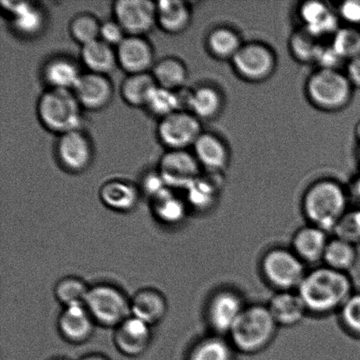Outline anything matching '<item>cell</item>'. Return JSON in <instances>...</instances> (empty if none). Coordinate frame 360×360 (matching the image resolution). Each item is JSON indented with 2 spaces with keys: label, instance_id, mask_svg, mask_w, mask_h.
Instances as JSON below:
<instances>
[{
  "label": "cell",
  "instance_id": "obj_1",
  "mask_svg": "<svg viewBox=\"0 0 360 360\" xmlns=\"http://www.w3.org/2000/svg\"><path fill=\"white\" fill-rule=\"evenodd\" d=\"M297 292L308 311L317 314L341 309L354 295L347 274L326 266L307 273Z\"/></svg>",
  "mask_w": 360,
  "mask_h": 360
},
{
  "label": "cell",
  "instance_id": "obj_2",
  "mask_svg": "<svg viewBox=\"0 0 360 360\" xmlns=\"http://www.w3.org/2000/svg\"><path fill=\"white\" fill-rule=\"evenodd\" d=\"M348 195L336 180H317L307 189L302 199L303 212L310 221L324 231H333L347 214Z\"/></svg>",
  "mask_w": 360,
  "mask_h": 360
},
{
  "label": "cell",
  "instance_id": "obj_3",
  "mask_svg": "<svg viewBox=\"0 0 360 360\" xmlns=\"http://www.w3.org/2000/svg\"><path fill=\"white\" fill-rule=\"evenodd\" d=\"M354 90L347 74L338 69H317L308 77L305 86L310 103L326 112L347 108L354 97Z\"/></svg>",
  "mask_w": 360,
  "mask_h": 360
},
{
  "label": "cell",
  "instance_id": "obj_4",
  "mask_svg": "<svg viewBox=\"0 0 360 360\" xmlns=\"http://www.w3.org/2000/svg\"><path fill=\"white\" fill-rule=\"evenodd\" d=\"M278 324L267 307L245 308L229 336L233 345L245 354H255L273 341Z\"/></svg>",
  "mask_w": 360,
  "mask_h": 360
},
{
  "label": "cell",
  "instance_id": "obj_5",
  "mask_svg": "<svg viewBox=\"0 0 360 360\" xmlns=\"http://www.w3.org/2000/svg\"><path fill=\"white\" fill-rule=\"evenodd\" d=\"M81 108L72 91L51 89L41 95L37 110L45 128L62 136L80 129Z\"/></svg>",
  "mask_w": 360,
  "mask_h": 360
},
{
  "label": "cell",
  "instance_id": "obj_6",
  "mask_svg": "<svg viewBox=\"0 0 360 360\" xmlns=\"http://www.w3.org/2000/svg\"><path fill=\"white\" fill-rule=\"evenodd\" d=\"M84 306L95 323L103 327H118L131 316L130 301L124 292L109 284L91 288Z\"/></svg>",
  "mask_w": 360,
  "mask_h": 360
},
{
  "label": "cell",
  "instance_id": "obj_7",
  "mask_svg": "<svg viewBox=\"0 0 360 360\" xmlns=\"http://www.w3.org/2000/svg\"><path fill=\"white\" fill-rule=\"evenodd\" d=\"M264 277L280 291L298 289L306 276L304 262L292 252L285 249H274L262 260Z\"/></svg>",
  "mask_w": 360,
  "mask_h": 360
},
{
  "label": "cell",
  "instance_id": "obj_8",
  "mask_svg": "<svg viewBox=\"0 0 360 360\" xmlns=\"http://www.w3.org/2000/svg\"><path fill=\"white\" fill-rule=\"evenodd\" d=\"M231 62L236 73L252 83L269 79L277 66L276 55L273 49L260 41L243 44Z\"/></svg>",
  "mask_w": 360,
  "mask_h": 360
},
{
  "label": "cell",
  "instance_id": "obj_9",
  "mask_svg": "<svg viewBox=\"0 0 360 360\" xmlns=\"http://www.w3.org/2000/svg\"><path fill=\"white\" fill-rule=\"evenodd\" d=\"M203 133L200 120L192 112L178 111L161 119L158 136L169 150H187Z\"/></svg>",
  "mask_w": 360,
  "mask_h": 360
},
{
  "label": "cell",
  "instance_id": "obj_10",
  "mask_svg": "<svg viewBox=\"0 0 360 360\" xmlns=\"http://www.w3.org/2000/svg\"><path fill=\"white\" fill-rule=\"evenodd\" d=\"M114 13L127 35L132 37H143L157 23V4L150 0H119Z\"/></svg>",
  "mask_w": 360,
  "mask_h": 360
},
{
  "label": "cell",
  "instance_id": "obj_11",
  "mask_svg": "<svg viewBox=\"0 0 360 360\" xmlns=\"http://www.w3.org/2000/svg\"><path fill=\"white\" fill-rule=\"evenodd\" d=\"M200 165L187 150H169L162 157L158 172L170 189H186L200 178Z\"/></svg>",
  "mask_w": 360,
  "mask_h": 360
},
{
  "label": "cell",
  "instance_id": "obj_12",
  "mask_svg": "<svg viewBox=\"0 0 360 360\" xmlns=\"http://www.w3.org/2000/svg\"><path fill=\"white\" fill-rule=\"evenodd\" d=\"M56 153L63 167L72 172L86 170L93 161V146L80 129L60 136Z\"/></svg>",
  "mask_w": 360,
  "mask_h": 360
},
{
  "label": "cell",
  "instance_id": "obj_13",
  "mask_svg": "<svg viewBox=\"0 0 360 360\" xmlns=\"http://www.w3.org/2000/svg\"><path fill=\"white\" fill-rule=\"evenodd\" d=\"M245 309L242 299L236 292H219L208 305V322L215 333L229 334Z\"/></svg>",
  "mask_w": 360,
  "mask_h": 360
},
{
  "label": "cell",
  "instance_id": "obj_14",
  "mask_svg": "<svg viewBox=\"0 0 360 360\" xmlns=\"http://www.w3.org/2000/svg\"><path fill=\"white\" fill-rule=\"evenodd\" d=\"M151 338V326L131 316L115 328L114 342L121 354L136 358L148 350Z\"/></svg>",
  "mask_w": 360,
  "mask_h": 360
},
{
  "label": "cell",
  "instance_id": "obj_15",
  "mask_svg": "<svg viewBox=\"0 0 360 360\" xmlns=\"http://www.w3.org/2000/svg\"><path fill=\"white\" fill-rule=\"evenodd\" d=\"M116 56L118 65L129 75L147 73L153 66V47L143 37L128 35L118 46Z\"/></svg>",
  "mask_w": 360,
  "mask_h": 360
},
{
  "label": "cell",
  "instance_id": "obj_16",
  "mask_svg": "<svg viewBox=\"0 0 360 360\" xmlns=\"http://www.w3.org/2000/svg\"><path fill=\"white\" fill-rule=\"evenodd\" d=\"M72 91L81 107L88 110H101L107 107L114 94L107 76L93 72L82 74Z\"/></svg>",
  "mask_w": 360,
  "mask_h": 360
},
{
  "label": "cell",
  "instance_id": "obj_17",
  "mask_svg": "<svg viewBox=\"0 0 360 360\" xmlns=\"http://www.w3.org/2000/svg\"><path fill=\"white\" fill-rule=\"evenodd\" d=\"M302 28L317 39L330 37L337 33L338 15L330 10L326 3L307 1L302 3L298 9Z\"/></svg>",
  "mask_w": 360,
  "mask_h": 360
},
{
  "label": "cell",
  "instance_id": "obj_18",
  "mask_svg": "<svg viewBox=\"0 0 360 360\" xmlns=\"http://www.w3.org/2000/svg\"><path fill=\"white\" fill-rule=\"evenodd\" d=\"M95 322L84 305L65 308L58 326L63 340L73 345L86 343L93 336Z\"/></svg>",
  "mask_w": 360,
  "mask_h": 360
},
{
  "label": "cell",
  "instance_id": "obj_19",
  "mask_svg": "<svg viewBox=\"0 0 360 360\" xmlns=\"http://www.w3.org/2000/svg\"><path fill=\"white\" fill-rule=\"evenodd\" d=\"M193 147L194 156L200 167L211 172H219L227 168L229 150L220 136L214 133L203 132Z\"/></svg>",
  "mask_w": 360,
  "mask_h": 360
},
{
  "label": "cell",
  "instance_id": "obj_20",
  "mask_svg": "<svg viewBox=\"0 0 360 360\" xmlns=\"http://www.w3.org/2000/svg\"><path fill=\"white\" fill-rule=\"evenodd\" d=\"M131 316L150 326H156L167 316L168 305L162 292L154 288H143L130 301Z\"/></svg>",
  "mask_w": 360,
  "mask_h": 360
},
{
  "label": "cell",
  "instance_id": "obj_21",
  "mask_svg": "<svg viewBox=\"0 0 360 360\" xmlns=\"http://www.w3.org/2000/svg\"><path fill=\"white\" fill-rule=\"evenodd\" d=\"M329 241L326 231L310 224L295 233L292 250L303 262L316 263L323 259Z\"/></svg>",
  "mask_w": 360,
  "mask_h": 360
},
{
  "label": "cell",
  "instance_id": "obj_22",
  "mask_svg": "<svg viewBox=\"0 0 360 360\" xmlns=\"http://www.w3.org/2000/svg\"><path fill=\"white\" fill-rule=\"evenodd\" d=\"M267 308L278 326H295L302 322L308 311L298 292L294 291L278 292Z\"/></svg>",
  "mask_w": 360,
  "mask_h": 360
},
{
  "label": "cell",
  "instance_id": "obj_23",
  "mask_svg": "<svg viewBox=\"0 0 360 360\" xmlns=\"http://www.w3.org/2000/svg\"><path fill=\"white\" fill-rule=\"evenodd\" d=\"M2 8L9 13L13 26L18 33L26 37L40 33L44 17L41 11L33 3L25 1H2Z\"/></svg>",
  "mask_w": 360,
  "mask_h": 360
},
{
  "label": "cell",
  "instance_id": "obj_24",
  "mask_svg": "<svg viewBox=\"0 0 360 360\" xmlns=\"http://www.w3.org/2000/svg\"><path fill=\"white\" fill-rule=\"evenodd\" d=\"M100 198L105 207L119 213H129L139 202L140 192L133 184L122 180H112L104 184Z\"/></svg>",
  "mask_w": 360,
  "mask_h": 360
},
{
  "label": "cell",
  "instance_id": "obj_25",
  "mask_svg": "<svg viewBox=\"0 0 360 360\" xmlns=\"http://www.w3.org/2000/svg\"><path fill=\"white\" fill-rule=\"evenodd\" d=\"M224 107V96L213 86H198L188 94L187 108L199 120H214L221 114Z\"/></svg>",
  "mask_w": 360,
  "mask_h": 360
},
{
  "label": "cell",
  "instance_id": "obj_26",
  "mask_svg": "<svg viewBox=\"0 0 360 360\" xmlns=\"http://www.w3.org/2000/svg\"><path fill=\"white\" fill-rule=\"evenodd\" d=\"M157 4V23L167 33L177 34L189 27L192 13L188 3L161 0Z\"/></svg>",
  "mask_w": 360,
  "mask_h": 360
},
{
  "label": "cell",
  "instance_id": "obj_27",
  "mask_svg": "<svg viewBox=\"0 0 360 360\" xmlns=\"http://www.w3.org/2000/svg\"><path fill=\"white\" fill-rule=\"evenodd\" d=\"M81 58L90 72L101 75H107L118 65L116 51L101 39L82 46Z\"/></svg>",
  "mask_w": 360,
  "mask_h": 360
},
{
  "label": "cell",
  "instance_id": "obj_28",
  "mask_svg": "<svg viewBox=\"0 0 360 360\" xmlns=\"http://www.w3.org/2000/svg\"><path fill=\"white\" fill-rule=\"evenodd\" d=\"M243 44L238 32L228 27L214 28L207 38L208 51L214 58L219 60L231 61Z\"/></svg>",
  "mask_w": 360,
  "mask_h": 360
},
{
  "label": "cell",
  "instance_id": "obj_29",
  "mask_svg": "<svg viewBox=\"0 0 360 360\" xmlns=\"http://www.w3.org/2000/svg\"><path fill=\"white\" fill-rule=\"evenodd\" d=\"M81 75L75 63L65 58L52 60L44 70L45 79L51 89L73 91Z\"/></svg>",
  "mask_w": 360,
  "mask_h": 360
},
{
  "label": "cell",
  "instance_id": "obj_30",
  "mask_svg": "<svg viewBox=\"0 0 360 360\" xmlns=\"http://www.w3.org/2000/svg\"><path fill=\"white\" fill-rule=\"evenodd\" d=\"M153 210L158 221L167 225L181 224L186 214V205L168 188L154 198Z\"/></svg>",
  "mask_w": 360,
  "mask_h": 360
},
{
  "label": "cell",
  "instance_id": "obj_31",
  "mask_svg": "<svg viewBox=\"0 0 360 360\" xmlns=\"http://www.w3.org/2000/svg\"><path fill=\"white\" fill-rule=\"evenodd\" d=\"M156 86L153 74L147 72L129 75L122 83L123 100L132 107H146L148 98Z\"/></svg>",
  "mask_w": 360,
  "mask_h": 360
},
{
  "label": "cell",
  "instance_id": "obj_32",
  "mask_svg": "<svg viewBox=\"0 0 360 360\" xmlns=\"http://www.w3.org/2000/svg\"><path fill=\"white\" fill-rule=\"evenodd\" d=\"M355 246L340 238L330 240L323 259L326 266L347 273L354 266L357 261L358 254Z\"/></svg>",
  "mask_w": 360,
  "mask_h": 360
},
{
  "label": "cell",
  "instance_id": "obj_33",
  "mask_svg": "<svg viewBox=\"0 0 360 360\" xmlns=\"http://www.w3.org/2000/svg\"><path fill=\"white\" fill-rule=\"evenodd\" d=\"M153 76L158 86L177 91L186 84L188 72L186 65L179 60L167 58L154 66Z\"/></svg>",
  "mask_w": 360,
  "mask_h": 360
},
{
  "label": "cell",
  "instance_id": "obj_34",
  "mask_svg": "<svg viewBox=\"0 0 360 360\" xmlns=\"http://www.w3.org/2000/svg\"><path fill=\"white\" fill-rule=\"evenodd\" d=\"M182 98L177 91L157 84L148 98L146 108L153 115L163 119L176 112L182 111Z\"/></svg>",
  "mask_w": 360,
  "mask_h": 360
},
{
  "label": "cell",
  "instance_id": "obj_35",
  "mask_svg": "<svg viewBox=\"0 0 360 360\" xmlns=\"http://www.w3.org/2000/svg\"><path fill=\"white\" fill-rule=\"evenodd\" d=\"M90 288L81 278L68 276L61 278L56 283L54 292L56 300L65 308H68L86 304Z\"/></svg>",
  "mask_w": 360,
  "mask_h": 360
},
{
  "label": "cell",
  "instance_id": "obj_36",
  "mask_svg": "<svg viewBox=\"0 0 360 360\" xmlns=\"http://www.w3.org/2000/svg\"><path fill=\"white\" fill-rule=\"evenodd\" d=\"M322 45L319 39L302 27L295 31L289 39V49L292 56L302 63H316Z\"/></svg>",
  "mask_w": 360,
  "mask_h": 360
},
{
  "label": "cell",
  "instance_id": "obj_37",
  "mask_svg": "<svg viewBox=\"0 0 360 360\" xmlns=\"http://www.w3.org/2000/svg\"><path fill=\"white\" fill-rule=\"evenodd\" d=\"M231 345L224 338H205L195 345L190 352L188 360H232Z\"/></svg>",
  "mask_w": 360,
  "mask_h": 360
},
{
  "label": "cell",
  "instance_id": "obj_38",
  "mask_svg": "<svg viewBox=\"0 0 360 360\" xmlns=\"http://www.w3.org/2000/svg\"><path fill=\"white\" fill-rule=\"evenodd\" d=\"M343 60H350L360 56V31L357 27H340L330 44Z\"/></svg>",
  "mask_w": 360,
  "mask_h": 360
},
{
  "label": "cell",
  "instance_id": "obj_39",
  "mask_svg": "<svg viewBox=\"0 0 360 360\" xmlns=\"http://www.w3.org/2000/svg\"><path fill=\"white\" fill-rule=\"evenodd\" d=\"M101 24L89 14L77 16L70 24V34L82 46L100 39Z\"/></svg>",
  "mask_w": 360,
  "mask_h": 360
},
{
  "label": "cell",
  "instance_id": "obj_40",
  "mask_svg": "<svg viewBox=\"0 0 360 360\" xmlns=\"http://www.w3.org/2000/svg\"><path fill=\"white\" fill-rule=\"evenodd\" d=\"M333 232L336 238L357 245L360 243V210L347 211Z\"/></svg>",
  "mask_w": 360,
  "mask_h": 360
},
{
  "label": "cell",
  "instance_id": "obj_41",
  "mask_svg": "<svg viewBox=\"0 0 360 360\" xmlns=\"http://www.w3.org/2000/svg\"><path fill=\"white\" fill-rule=\"evenodd\" d=\"M341 319L352 333L360 337V294H354L341 307Z\"/></svg>",
  "mask_w": 360,
  "mask_h": 360
},
{
  "label": "cell",
  "instance_id": "obj_42",
  "mask_svg": "<svg viewBox=\"0 0 360 360\" xmlns=\"http://www.w3.org/2000/svg\"><path fill=\"white\" fill-rule=\"evenodd\" d=\"M186 192L188 202L195 207H202L207 205L213 193L210 182L200 178L191 184L187 187Z\"/></svg>",
  "mask_w": 360,
  "mask_h": 360
},
{
  "label": "cell",
  "instance_id": "obj_43",
  "mask_svg": "<svg viewBox=\"0 0 360 360\" xmlns=\"http://www.w3.org/2000/svg\"><path fill=\"white\" fill-rule=\"evenodd\" d=\"M128 37L116 20L107 21L101 26L100 39L109 46L118 47Z\"/></svg>",
  "mask_w": 360,
  "mask_h": 360
},
{
  "label": "cell",
  "instance_id": "obj_44",
  "mask_svg": "<svg viewBox=\"0 0 360 360\" xmlns=\"http://www.w3.org/2000/svg\"><path fill=\"white\" fill-rule=\"evenodd\" d=\"M338 15L349 27L360 26V0H350L341 3L338 6Z\"/></svg>",
  "mask_w": 360,
  "mask_h": 360
},
{
  "label": "cell",
  "instance_id": "obj_45",
  "mask_svg": "<svg viewBox=\"0 0 360 360\" xmlns=\"http://www.w3.org/2000/svg\"><path fill=\"white\" fill-rule=\"evenodd\" d=\"M143 191L151 200L164 193L169 187L162 178L160 172H150L143 178Z\"/></svg>",
  "mask_w": 360,
  "mask_h": 360
},
{
  "label": "cell",
  "instance_id": "obj_46",
  "mask_svg": "<svg viewBox=\"0 0 360 360\" xmlns=\"http://www.w3.org/2000/svg\"><path fill=\"white\" fill-rule=\"evenodd\" d=\"M345 74L352 86L360 89V56L348 61Z\"/></svg>",
  "mask_w": 360,
  "mask_h": 360
},
{
  "label": "cell",
  "instance_id": "obj_47",
  "mask_svg": "<svg viewBox=\"0 0 360 360\" xmlns=\"http://www.w3.org/2000/svg\"><path fill=\"white\" fill-rule=\"evenodd\" d=\"M79 360H109V359L101 354H90Z\"/></svg>",
  "mask_w": 360,
  "mask_h": 360
},
{
  "label": "cell",
  "instance_id": "obj_48",
  "mask_svg": "<svg viewBox=\"0 0 360 360\" xmlns=\"http://www.w3.org/2000/svg\"><path fill=\"white\" fill-rule=\"evenodd\" d=\"M354 193L356 199H357L360 202V175L359 177H358V179H356V181L354 182Z\"/></svg>",
  "mask_w": 360,
  "mask_h": 360
},
{
  "label": "cell",
  "instance_id": "obj_49",
  "mask_svg": "<svg viewBox=\"0 0 360 360\" xmlns=\"http://www.w3.org/2000/svg\"><path fill=\"white\" fill-rule=\"evenodd\" d=\"M355 136L358 140V143L360 144V121L358 122L357 126H356Z\"/></svg>",
  "mask_w": 360,
  "mask_h": 360
},
{
  "label": "cell",
  "instance_id": "obj_50",
  "mask_svg": "<svg viewBox=\"0 0 360 360\" xmlns=\"http://www.w3.org/2000/svg\"><path fill=\"white\" fill-rule=\"evenodd\" d=\"M359 146H360V144H359ZM359 156H360V148H359Z\"/></svg>",
  "mask_w": 360,
  "mask_h": 360
}]
</instances>
